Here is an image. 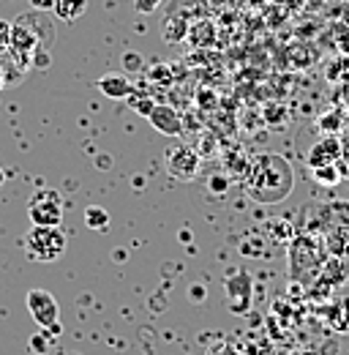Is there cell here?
<instances>
[{
  "label": "cell",
  "mask_w": 349,
  "mask_h": 355,
  "mask_svg": "<svg viewBox=\"0 0 349 355\" xmlns=\"http://www.w3.org/2000/svg\"><path fill=\"white\" fill-rule=\"evenodd\" d=\"M120 63L126 66V71H142V66H145L142 55H139V52H134V49H126V52H123Z\"/></svg>",
  "instance_id": "19"
},
{
  "label": "cell",
  "mask_w": 349,
  "mask_h": 355,
  "mask_svg": "<svg viewBox=\"0 0 349 355\" xmlns=\"http://www.w3.org/2000/svg\"><path fill=\"white\" fill-rule=\"evenodd\" d=\"M52 11L60 22H77L87 11V0H55Z\"/></svg>",
  "instance_id": "15"
},
{
  "label": "cell",
  "mask_w": 349,
  "mask_h": 355,
  "mask_svg": "<svg viewBox=\"0 0 349 355\" xmlns=\"http://www.w3.org/2000/svg\"><path fill=\"white\" fill-rule=\"evenodd\" d=\"M246 191L260 205H278L284 202L295 189V170L292 164L273 150H265L251 159L249 175H246Z\"/></svg>",
  "instance_id": "1"
},
{
  "label": "cell",
  "mask_w": 349,
  "mask_h": 355,
  "mask_svg": "<svg viewBox=\"0 0 349 355\" xmlns=\"http://www.w3.org/2000/svg\"><path fill=\"white\" fill-rule=\"evenodd\" d=\"M341 104H344V112L349 118V85H341Z\"/></svg>",
  "instance_id": "27"
},
{
  "label": "cell",
  "mask_w": 349,
  "mask_h": 355,
  "mask_svg": "<svg viewBox=\"0 0 349 355\" xmlns=\"http://www.w3.org/2000/svg\"><path fill=\"white\" fill-rule=\"evenodd\" d=\"M28 311L33 317L36 325H42L44 331H49L52 336H57L63 328H60V306H57V298L49 293V290H30L28 298Z\"/></svg>",
  "instance_id": "6"
},
{
  "label": "cell",
  "mask_w": 349,
  "mask_h": 355,
  "mask_svg": "<svg viewBox=\"0 0 349 355\" xmlns=\"http://www.w3.org/2000/svg\"><path fill=\"white\" fill-rule=\"evenodd\" d=\"M30 347L36 350V353H49V347H52V334L49 331H39L33 339H30Z\"/></svg>",
  "instance_id": "20"
},
{
  "label": "cell",
  "mask_w": 349,
  "mask_h": 355,
  "mask_svg": "<svg viewBox=\"0 0 349 355\" xmlns=\"http://www.w3.org/2000/svg\"><path fill=\"white\" fill-rule=\"evenodd\" d=\"M129 101H131V107H134V112H139V115H145V118H147V115L153 112V107H156V104H153V98H147V96H145V98H139V96H134V93H131Z\"/></svg>",
  "instance_id": "21"
},
{
  "label": "cell",
  "mask_w": 349,
  "mask_h": 355,
  "mask_svg": "<svg viewBox=\"0 0 349 355\" xmlns=\"http://www.w3.org/2000/svg\"><path fill=\"white\" fill-rule=\"evenodd\" d=\"M339 173L344 180H349V139H344V150H341V156H339Z\"/></svg>",
  "instance_id": "25"
},
{
  "label": "cell",
  "mask_w": 349,
  "mask_h": 355,
  "mask_svg": "<svg viewBox=\"0 0 349 355\" xmlns=\"http://www.w3.org/2000/svg\"><path fill=\"white\" fill-rule=\"evenodd\" d=\"M30 6L36 11H49V8H55V0H30Z\"/></svg>",
  "instance_id": "26"
},
{
  "label": "cell",
  "mask_w": 349,
  "mask_h": 355,
  "mask_svg": "<svg viewBox=\"0 0 349 355\" xmlns=\"http://www.w3.org/2000/svg\"><path fill=\"white\" fill-rule=\"evenodd\" d=\"M164 164H167V170H170V175H172L174 180L188 183V180H194V178L199 175V170H202V156H199L194 148H188V145H172V148H167V153H164Z\"/></svg>",
  "instance_id": "7"
},
{
  "label": "cell",
  "mask_w": 349,
  "mask_h": 355,
  "mask_svg": "<svg viewBox=\"0 0 349 355\" xmlns=\"http://www.w3.org/2000/svg\"><path fill=\"white\" fill-rule=\"evenodd\" d=\"M52 42V22L44 17V11H28L19 14L11 22V46L8 55L19 63V69L33 66V55Z\"/></svg>",
  "instance_id": "2"
},
{
  "label": "cell",
  "mask_w": 349,
  "mask_h": 355,
  "mask_svg": "<svg viewBox=\"0 0 349 355\" xmlns=\"http://www.w3.org/2000/svg\"><path fill=\"white\" fill-rule=\"evenodd\" d=\"M66 246H69V238L63 235L60 227H33L28 230L25 235V254L33 260V263H57L63 254H66Z\"/></svg>",
  "instance_id": "4"
},
{
  "label": "cell",
  "mask_w": 349,
  "mask_h": 355,
  "mask_svg": "<svg viewBox=\"0 0 349 355\" xmlns=\"http://www.w3.org/2000/svg\"><path fill=\"white\" fill-rule=\"evenodd\" d=\"M188 39L197 46H211L213 44V22H208V19L194 22V25L188 28Z\"/></svg>",
  "instance_id": "16"
},
{
  "label": "cell",
  "mask_w": 349,
  "mask_h": 355,
  "mask_svg": "<svg viewBox=\"0 0 349 355\" xmlns=\"http://www.w3.org/2000/svg\"><path fill=\"white\" fill-rule=\"evenodd\" d=\"M96 88L101 90L107 98H129L131 93H134L126 74H104V77L96 83Z\"/></svg>",
  "instance_id": "10"
},
{
  "label": "cell",
  "mask_w": 349,
  "mask_h": 355,
  "mask_svg": "<svg viewBox=\"0 0 349 355\" xmlns=\"http://www.w3.org/2000/svg\"><path fill=\"white\" fill-rule=\"evenodd\" d=\"M344 150V139L341 137H333V134H322L305 153V164L314 170V167H325V164H336L339 156Z\"/></svg>",
  "instance_id": "8"
},
{
  "label": "cell",
  "mask_w": 349,
  "mask_h": 355,
  "mask_svg": "<svg viewBox=\"0 0 349 355\" xmlns=\"http://www.w3.org/2000/svg\"><path fill=\"white\" fill-rule=\"evenodd\" d=\"M8 46H11V22L0 19V55L8 52Z\"/></svg>",
  "instance_id": "23"
},
{
  "label": "cell",
  "mask_w": 349,
  "mask_h": 355,
  "mask_svg": "<svg viewBox=\"0 0 349 355\" xmlns=\"http://www.w3.org/2000/svg\"><path fill=\"white\" fill-rule=\"evenodd\" d=\"M147 121H150V126L156 132L164 134V137H180L183 134V121H180L177 110L167 107V104H156L153 112L147 115Z\"/></svg>",
  "instance_id": "9"
},
{
  "label": "cell",
  "mask_w": 349,
  "mask_h": 355,
  "mask_svg": "<svg viewBox=\"0 0 349 355\" xmlns=\"http://www.w3.org/2000/svg\"><path fill=\"white\" fill-rule=\"evenodd\" d=\"M28 216L33 227H60L63 222V197L57 189H39L28 200Z\"/></svg>",
  "instance_id": "5"
},
{
  "label": "cell",
  "mask_w": 349,
  "mask_h": 355,
  "mask_svg": "<svg viewBox=\"0 0 349 355\" xmlns=\"http://www.w3.org/2000/svg\"><path fill=\"white\" fill-rule=\"evenodd\" d=\"M161 3L164 0H134V8H136V14H153Z\"/></svg>",
  "instance_id": "24"
},
{
  "label": "cell",
  "mask_w": 349,
  "mask_h": 355,
  "mask_svg": "<svg viewBox=\"0 0 349 355\" xmlns=\"http://www.w3.org/2000/svg\"><path fill=\"white\" fill-rule=\"evenodd\" d=\"M311 178L319 183V186H339L344 178H341V173H339V164H325V167H314L311 170Z\"/></svg>",
  "instance_id": "18"
},
{
  "label": "cell",
  "mask_w": 349,
  "mask_h": 355,
  "mask_svg": "<svg viewBox=\"0 0 349 355\" xmlns=\"http://www.w3.org/2000/svg\"><path fill=\"white\" fill-rule=\"evenodd\" d=\"M85 224L96 232H107L109 230V214L101 205H87L85 208Z\"/></svg>",
  "instance_id": "17"
},
{
  "label": "cell",
  "mask_w": 349,
  "mask_h": 355,
  "mask_svg": "<svg viewBox=\"0 0 349 355\" xmlns=\"http://www.w3.org/2000/svg\"><path fill=\"white\" fill-rule=\"evenodd\" d=\"M208 189H211V191H216V194H224V191L229 189V175H224V173L211 175V180H208Z\"/></svg>",
  "instance_id": "22"
},
{
  "label": "cell",
  "mask_w": 349,
  "mask_h": 355,
  "mask_svg": "<svg viewBox=\"0 0 349 355\" xmlns=\"http://www.w3.org/2000/svg\"><path fill=\"white\" fill-rule=\"evenodd\" d=\"M328 325L336 331V334H349V295L333 301L328 306Z\"/></svg>",
  "instance_id": "11"
},
{
  "label": "cell",
  "mask_w": 349,
  "mask_h": 355,
  "mask_svg": "<svg viewBox=\"0 0 349 355\" xmlns=\"http://www.w3.org/2000/svg\"><path fill=\"white\" fill-rule=\"evenodd\" d=\"M344 126H347V112H344V110H325V112L316 118V129L322 134L341 137Z\"/></svg>",
  "instance_id": "14"
},
{
  "label": "cell",
  "mask_w": 349,
  "mask_h": 355,
  "mask_svg": "<svg viewBox=\"0 0 349 355\" xmlns=\"http://www.w3.org/2000/svg\"><path fill=\"white\" fill-rule=\"evenodd\" d=\"M186 36H188V19H183V17H177V14H170V17L161 19V39H164L167 44H177V42H183Z\"/></svg>",
  "instance_id": "12"
},
{
  "label": "cell",
  "mask_w": 349,
  "mask_h": 355,
  "mask_svg": "<svg viewBox=\"0 0 349 355\" xmlns=\"http://www.w3.org/2000/svg\"><path fill=\"white\" fill-rule=\"evenodd\" d=\"M3 83H6V77H3V66H0V88H3Z\"/></svg>",
  "instance_id": "29"
},
{
  "label": "cell",
  "mask_w": 349,
  "mask_h": 355,
  "mask_svg": "<svg viewBox=\"0 0 349 355\" xmlns=\"http://www.w3.org/2000/svg\"><path fill=\"white\" fill-rule=\"evenodd\" d=\"M325 77H328V83H333V85H349V52H339L333 60H328V66H325Z\"/></svg>",
  "instance_id": "13"
},
{
  "label": "cell",
  "mask_w": 349,
  "mask_h": 355,
  "mask_svg": "<svg viewBox=\"0 0 349 355\" xmlns=\"http://www.w3.org/2000/svg\"><path fill=\"white\" fill-rule=\"evenodd\" d=\"M3 183H6V170L0 167V186H3Z\"/></svg>",
  "instance_id": "28"
},
{
  "label": "cell",
  "mask_w": 349,
  "mask_h": 355,
  "mask_svg": "<svg viewBox=\"0 0 349 355\" xmlns=\"http://www.w3.org/2000/svg\"><path fill=\"white\" fill-rule=\"evenodd\" d=\"M328 263V249L319 235H298L289 241V276L292 282H314Z\"/></svg>",
  "instance_id": "3"
}]
</instances>
